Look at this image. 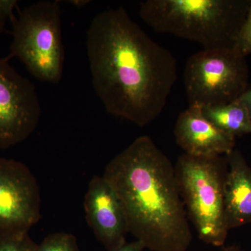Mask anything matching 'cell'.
I'll return each instance as SVG.
<instances>
[{"label": "cell", "mask_w": 251, "mask_h": 251, "mask_svg": "<svg viewBox=\"0 0 251 251\" xmlns=\"http://www.w3.org/2000/svg\"><path fill=\"white\" fill-rule=\"evenodd\" d=\"M87 224L108 251L116 250L126 242L128 224L120 198L103 176L89 182L84 201Z\"/></svg>", "instance_id": "obj_9"}, {"label": "cell", "mask_w": 251, "mask_h": 251, "mask_svg": "<svg viewBox=\"0 0 251 251\" xmlns=\"http://www.w3.org/2000/svg\"><path fill=\"white\" fill-rule=\"evenodd\" d=\"M71 4L75 6L77 8H82L85 6V5L88 4L90 1L87 0H75V1H69Z\"/></svg>", "instance_id": "obj_19"}, {"label": "cell", "mask_w": 251, "mask_h": 251, "mask_svg": "<svg viewBox=\"0 0 251 251\" xmlns=\"http://www.w3.org/2000/svg\"><path fill=\"white\" fill-rule=\"evenodd\" d=\"M201 108L206 120L226 134L234 138L251 134L249 112L238 99L225 105Z\"/></svg>", "instance_id": "obj_12"}, {"label": "cell", "mask_w": 251, "mask_h": 251, "mask_svg": "<svg viewBox=\"0 0 251 251\" xmlns=\"http://www.w3.org/2000/svg\"><path fill=\"white\" fill-rule=\"evenodd\" d=\"M249 0H146L142 20L157 32L194 41L202 50L234 47Z\"/></svg>", "instance_id": "obj_3"}, {"label": "cell", "mask_w": 251, "mask_h": 251, "mask_svg": "<svg viewBox=\"0 0 251 251\" xmlns=\"http://www.w3.org/2000/svg\"><path fill=\"white\" fill-rule=\"evenodd\" d=\"M145 249L143 243L138 240H135L130 243H126L121 247L113 251H143Z\"/></svg>", "instance_id": "obj_17"}, {"label": "cell", "mask_w": 251, "mask_h": 251, "mask_svg": "<svg viewBox=\"0 0 251 251\" xmlns=\"http://www.w3.org/2000/svg\"><path fill=\"white\" fill-rule=\"evenodd\" d=\"M174 134L177 145L190 156H226L235 149L236 138L208 121L198 105H189L180 114Z\"/></svg>", "instance_id": "obj_10"}, {"label": "cell", "mask_w": 251, "mask_h": 251, "mask_svg": "<svg viewBox=\"0 0 251 251\" xmlns=\"http://www.w3.org/2000/svg\"><path fill=\"white\" fill-rule=\"evenodd\" d=\"M35 251H80L77 239L72 234L57 232L47 236Z\"/></svg>", "instance_id": "obj_13"}, {"label": "cell", "mask_w": 251, "mask_h": 251, "mask_svg": "<svg viewBox=\"0 0 251 251\" xmlns=\"http://www.w3.org/2000/svg\"><path fill=\"white\" fill-rule=\"evenodd\" d=\"M222 251H245L243 250L242 247L239 245H231L229 247L224 248Z\"/></svg>", "instance_id": "obj_20"}, {"label": "cell", "mask_w": 251, "mask_h": 251, "mask_svg": "<svg viewBox=\"0 0 251 251\" xmlns=\"http://www.w3.org/2000/svg\"><path fill=\"white\" fill-rule=\"evenodd\" d=\"M183 202L201 240L219 247L229 229L225 211L226 156L196 157L184 153L175 166Z\"/></svg>", "instance_id": "obj_4"}, {"label": "cell", "mask_w": 251, "mask_h": 251, "mask_svg": "<svg viewBox=\"0 0 251 251\" xmlns=\"http://www.w3.org/2000/svg\"><path fill=\"white\" fill-rule=\"evenodd\" d=\"M235 46L245 57L251 54V1L247 17L238 34Z\"/></svg>", "instance_id": "obj_15"}, {"label": "cell", "mask_w": 251, "mask_h": 251, "mask_svg": "<svg viewBox=\"0 0 251 251\" xmlns=\"http://www.w3.org/2000/svg\"><path fill=\"white\" fill-rule=\"evenodd\" d=\"M87 52L92 85L109 114L140 127L161 115L177 78L176 59L124 8L94 18Z\"/></svg>", "instance_id": "obj_1"}, {"label": "cell", "mask_w": 251, "mask_h": 251, "mask_svg": "<svg viewBox=\"0 0 251 251\" xmlns=\"http://www.w3.org/2000/svg\"><path fill=\"white\" fill-rule=\"evenodd\" d=\"M41 216L34 175L24 163L0 157V236L29 232Z\"/></svg>", "instance_id": "obj_8"}, {"label": "cell", "mask_w": 251, "mask_h": 251, "mask_svg": "<svg viewBox=\"0 0 251 251\" xmlns=\"http://www.w3.org/2000/svg\"><path fill=\"white\" fill-rule=\"evenodd\" d=\"M238 100L247 109L251 120V86H249L247 90L242 94Z\"/></svg>", "instance_id": "obj_18"}, {"label": "cell", "mask_w": 251, "mask_h": 251, "mask_svg": "<svg viewBox=\"0 0 251 251\" xmlns=\"http://www.w3.org/2000/svg\"><path fill=\"white\" fill-rule=\"evenodd\" d=\"M41 114L35 86L0 58V149L27 139L37 128Z\"/></svg>", "instance_id": "obj_7"}, {"label": "cell", "mask_w": 251, "mask_h": 251, "mask_svg": "<svg viewBox=\"0 0 251 251\" xmlns=\"http://www.w3.org/2000/svg\"><path fill=\"white\" fill-rule=\"evenodd\" d=\"M17 1L0 0V34L4 30L8 20L11 17Z\"/></svg>", "instance_id": "obj_16"}, {"label": "cell", "mask_w": 251, "mask_h": 251, "mask_svg": "<svg viewBox=\"0 0 251 251\" xmlns=\"http://www.w3.org/2000/svg\"><path fill=\"white\" fill-rule=\"evenodd\" d=\"M246 57L236 46L191 55L184 72L189 105L216 106L237 100L249 86Z\"/></svg>", "instance_id": "obj_6"}, {"label": "cell", "mask_w": 251, "mask_h": 251, "mask_svg": "<svg viewBox=\"0 0 251 251\" xmlns=\"http://www.w3.org/2000/svg\"><path fill=\"white\" fill-rule=\"evenodd\" d=\"M10 50L11 57L19 59L38 80L60 82L64 49L58 1L34 3L14 18Z\"/></svg>", "instance_id": "obj_5"}, {"label": "cell", "mask_w": 251, "mask_h": 251, "mask_svg": "<svg viewBox=\"0 0 251 251\" xmlns=\"http://www.w3.org/2000/svg\"><path fill=\"white\" fill-rule=\"evenodd\" d=\"M225 211L229 230L251 224V168L240 151L226 155Z\"/></svg>", "instance_id": "obj_11"}, {"label": "cell", "mask_w": 251, "mask_h": 251, "mask_svg": "<svg viewBox=\"0 0 251 251\" xmlns=\"http://www.w3.org/2000/svg\"><path fill=\"white\" fill-rule=\"evenodd\" d=\"M36 247L28 232L0 236V251H35Z\"/></svg>", "instance_id": "obj_14"}, {"label": "cell", "mask_w": 251, "mask_h": 251, "mask_svg": "<svg viewBox=\"0 0 251 251\" xmlns=\"http://www.w3.org/2000/svg\"><path fill=\"white\" fill-rule=\"evenodd\" d=\"M103 176L125 208L128 232L151 251H186L193 236L175 166L148 135L105 166Z\"/></svg>", "instance_id": "obj_2"}]
</instances>
